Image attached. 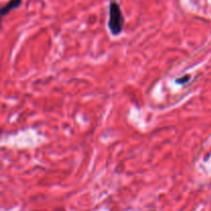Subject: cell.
Returning <instances> with one entry per match:
<instances>
[{
  "mask_svg": "<svg viewBox=\"0 0 211 211\" xmlns=\"http://www.w3.org/2000/svg\"><path fill=\"white\" fill-rule=\"evenodd\" d=\"M125 19L121 10L120 4L116 0H111L109 3V20H108V28L112 35H119L124 29Z\"/></svg>",
  "mask_w": 211,
  "mask_h": 211,
  "instance_id": "6da1fadb",
  "label": "cell"
},
{
  "mask_svg": "<svg viewBox=\"0 0 211 211\" xmlns=\"http://www.w3.org/2000/svg\"><path fill=\"white\" fill-rule=\"evenodd\" d=\"M22 4V0H10L4 6L1 8V16H5L6 14H8L10 12H12V10L19 7Z\"/></svg>",
  "mask_w": 211,
  "mask_h": 211,
  "instance_id": "7a4b0ae2",
  "label": "cell"
},
{
  "mask_svg": "<svg viewBox=\"0 0 211 211\" xmlns=\"http://www.w3.org/2000/svg\"><path fill=\"white\" fill-rule=\"evenodd\" d=\"M190 78V75L186 74L184 75V76H182V77H179V78H176V82L177 84H185L186 82H188Z\"/></svg>",
  "mask_w": 211,
  "mask_h": 211,
  "instance_id": "3957f363",
  "label": "cell"
}]
</instances>
